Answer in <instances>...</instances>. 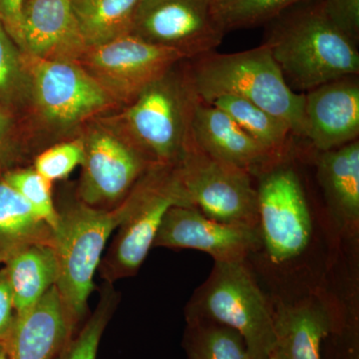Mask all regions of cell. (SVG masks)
I'll list each match as a JSON object with an SVG mask.
<instances>
[{
	"label": "cell",
	"instance_id": "cell-37",
	"mask_svg": "<svg viewBox=\"0 0 359 359\" xmlns=\"http://www.w3.org/2000/svg\"><path fill=\"white\" fill-rule=\"evenodd\" d=\"M353 359H359L358 354H356V355H353Z\"/></svg>",
	"mask_w": 359,
	"mask_h": 359
},
{
	"label": "cell",
	"instance_id": "cell-15",
	"mask_svg": "<svg viewBox=\"0 0 359 359\" xmlns=\"http://www.w3.org/2000/svg\"><path fill=\"white\" fill-rule=\"evenodd\" d=\"M20 51L47 60L78 62L88 48L72 0H26Z\"/></svg>",
	"mask_w": 359,
	"mask_h": 359
},
{
	"label": "cell",
	"instance_id": "cell-4",
	"mask_svg": "<svg viewBox=\"0 0 359 359\" xmlns=\"http://www.w3.org/2000/svg\"><path fill=\"white\" fill-rule=\"evenodd\" d=\"M122 219L121 207L108 211L84 203L59 212L58 223L51 231L57 262L55 287L75 325L86 313L106 244Z\"/></svg>",
	"mask_w": 359,
	"mask_h": 359
},
{
	"label": "cell",
	"instance_id": "cell-34",
	"mask_svg": "<svg viewBox=\"0 0 359 359\" xmlns=\"http://www.w3.org/2000/svg\"><path fill=\"white\" fill-rule=\"evenodd\" d=\"M0 359H9L8 355H7L6 351H4V353L0 354Z\"/></svg>",
	"mask_w": 359,
	"mask_h": 359
},
{
	"label": "cell",
	"instance_id": "cell-25",
	"mask_svg": "<svg viewBox=\"0 0 359 359\" xmlns=\"http://www.w3.org/2000/svg\"><path fill=\"white\" fill-rule=\"evenodd\" d=\"M311 0H210L215 20L224 33L269 23L290 8Z\"/></svg>",
	"mask_w": 359,
	"mask_h": 359
},
{
	"label": "cell",
	"instance_id": "cell-10",
	"mask_svg": "<svg viewBox=\"0 0 359 359\" xmlns=\"http://www.w3.org/2000/svg\"><path fill=\"white\" fill-rule=\"evenodd\" d=\"M21 57L35 102L54 124H77L114 101L78 62L47 60L22 52Z\"/></svg>",
	"mask_w": 359,
	"mask_h": 359
},
{
	"label": "cell",
	"instance_id": "cell-14",
	"mask_svg": "<svg viewBox=\"0 0 359 359\" xmlns=\"http://www.w3.org/2000/svg\"><path fill=\"white\" fill-rule=\"evenodd\" d=\"M304 118L306 138L318 152L332 150L358 140V78H340L304 94Z\"/></svg>",
	"mask_w": 359,
	"mask_h": 359
},
{
	"label": "cell",
	"instance_id": "cell-31",
	"mask_svg": "<svg viewBox=\"0 0 359 359\" xmlns=\"http://www.w3.org/2000/svg\"><path fill=\"white\" fill-rule=\"evenodd\" d=\"M15 309L6 269H0V344L6 346L13 330Z\"/></svg>",
	"mask_w": 359,
	"mask_h": 359
},
{
	"label": "cell",
	"instance_id": "cell-30",
	"mask_svg": "<svg viewBox=\"0 0 359 359\" xmlns=\"http://www.w3.org/2000/svg\"><path fill=\"white\" fill-rule=\"evenodd\" d=\"M325 14L344 35L358 45L359 41V0H314Z\"/></svg>",
	"mask_w": 359,
	"mask_h": 359
},
{
	"label": "cell",
	"instance_id": "cell-18",
	"mask_svg": "<svg viewBox=\"0 0 359 359\" xmlns=\"http://www.w3.org/2000/svg\"><path fill=\"white\" fill-rule=\"evenodd\" d=\"M273 309L278 359H321V342L339 330L337 313L323 297L309 295Z\"/></svg>",
	"mask_w": 359,
	"mask_h": 359
},
{
	"label": "cell",
	"instance_id": "cell-11",
	"mask_svg": "<svg viewBox=\"0 0 359 359\" xmlns=\"http://www.w3.org/2000/svg\"><path fill=\"white\" fill-rule=\"evenodd\" d=\"M131 34L189 59L215 51L224 32L212 16L210 0H140Z\"/></svg>",
	"mask_w": 359,
	"mask_h": 359
},
{
	"label": "cell",
	"instance_id": "cell-20",
	"mask_svg": "<svg viewBox=\"0 0 359 359\" xmlns=\"http://www.w3.org/2000/svg\"><path fill=\"white\" fill-rule=\"evenodd\" d=\"M4 264L16 314L33 308L57 280V262L50 244L28 245Z\"/></svg>",
	"mask_w": 359,
	"mask_h": 359
},
{
	"label": "cell",
	"instance_id": "cell-28",
	"mask_svg": "<svg viewBox=\"0 0 359 359\" xmlns=\"http://www.w3.org/2000/svg\"><path fill=\"white\" fill-rule=\"evenodd\" d=\"M4 181L15 189L36 212L51 231L58 223L59 212L56 211L52 198L50 182L44 179L35 170H15L4 175Z\"/></svg>",
	"mask_w": 359,
	"mask_h": 359
},
{
	"label": "cell",
	"instance_id": "cell-35",
	"mask_svg": "<svg viewBox=\"0 0 359 359\" xmlns=\"http://www.w3.org/2000/svg\"><path fill=\"white\" fill-rule=\"evenodd\" d=\"M4 351H6V346H4V344H0V354L4 353Z\"/></svg>",
	"mask_w": 359,
	"mask_h": 359
},
{
	"label": "cell",
	"instance_id": "cell-36",
	"mask_svg": "<svg viewBox=\"0 0 359 359\" xmlns=\"http://www.w3.org/2000/svg\"><path fill=\"white\" fill-rule=\"evenodd\" d=\"M268 359H278V356L276 355V353H273V354H271V356H269V358Z\"/></svg>",
	"mask_w": 359,
	"mask_h": 359
},
{
	"label": "cell",
	"instance_id": "cell-7",
	"mask_svg": "<svg viewBox=\"0 0 359 359\" xmlns=\"http://www.w3.org/2000/svg\"><path fill=\"white\" fill-rule=\"evenodd\" d=\"M257 177L262 243L273 263H285L304 252L313 233L311 212L301 179L285 161L276 163Z\"/></svg>",
	"mask_w": 359,
	"mask_h": 359
},
{
	"label": "cell",
	"instance_id": "cell-12",
	"mask_svg": "<svg viewBox=\"0 0 359 359\" xmlns=\"http://www.w3.org/2000/svg\"><path fill=\"white\" fill-rule=\"evenodd\" d=\"M83 142L79 195L90 207L101 209L121 200L155 166L131 139L107 130H93Z\"/></svg>",
	"mask_w": 359,
	"mask_h": 359
},
{
	"label": "cell",
	"instance_id": "cell-2",
	"mask_svg": "<svg viewBox=\"0 0 359 359\" xmlns=\"http://www.w3.org/2000/svg\"><path fill=\"white\" fill-rule=\"evenodd\" d=\"M193 59L187 74L198 99L240 97L280 118L294 136L306 138L304 94L290 88L266 45L236 53L212 51Z\"/></svg>",
	"mask_w": 359,
	"mask_h": 359
},
{
	"label": "cell",
	"instance_id": "cell-24",
	"mask_svg": "<svg viewBox=\"0 0 359 359\" xmlns=\"http://www.w3.org/2000/svg\"><path fill=\"white\" fill-rule=\"evenodd\" d=\"M183 346L187 359H252L237 332L209 321L187 323Z\"/></svg>",
	"mask_w": 359,
	"mask_h": 359
},
{
	"label": "cell",
	"instance_id": "cell-1",
	"mask_svg": "<svg viewBox=\"0 0 359 359\" xmlns=\"http://www.w3.org/2000/svg\"><path fill=\"white\" fill-rule=\"evenodd\" d=\"M269 23L264 44L294 91L309 92L358 74V45L325 18L314 0L292 7Z\"/></svg>",
	"mask_w": 359,
	"mask_h": 359
},
{
	"label": "cell",
	"instance_id": "cell-22",
	"mask_svg": "<svg viewBox=\"0 0 359 359\" xmlns=\"http://www.w3.org/2000/svg\"><path fill=\"white\" fill-rule=\"evenodd\" d=\"M204 102L211 104L230 116L245 133L276 159L285 161L292 133L280 118L240 97L223 94Z\"/></svg>",
	"mask_w": 359,
	"mask_h": 359
},
{
	"label": "cell",
	"instance_id": "cell-29",
	"mask_svg": "<svg viewBox=\"0 0 359 359\" xmlns=\"http://www.w3.org/2000/svg\"><path fill=\"white\" fill-rule=\"evenodd\" d=\"M83 140L66 142L47 149L36 158L34 170L47 181L67 178L75 168L83 164Z\"/></svg>",
	"mask_w": 359,
	"mask_h": 359
},
{
	"label": "cell",
	"instance_id": "cell-5",
	"mask_svg": "<svg viewBox=\"0 0 359 359\" xmlns=\"http://www.w3.org/2000/svg\"><path fill=\"white\" fill-rule=\"evenodd\" d=\"M176 165L151 167L121 205L122 223L102 262V275L108 282L133 276L139 271L153 248L165 215L172 207H194L182 185Z\"/></svg>",
	"mask_w": 359,
	"mask_h": 359
},
{
	"label": "cell",
	"instance_id": "cell-27",
	"mask_svg": "<svg viewBox=\"0 0 359 359\" xmlns=\"http://www.w3.org/2000/svg\"><path fill=\"white\" fill-rule=\"evenodd\" d=\"M30 90L21 51L0 20V101L14 105Z\"/></svg>",
	"mask_w": 359,
	"mask_h": 359
},
{
	"label": "cell",
	"instance_id": "cell-16",
	"mask_svg": "<svg viewBox=\"0 0 359 359\" xmlns=\"http://www.w3.org/2000/svg\"><path fill=\"white\" fill-rule=\"evenodd\" d=\"M191 135L194 145L205 154L252 176L283 162L245 133L230 116L200 99L194 108Z\"/></svg>",
	"mask_w": 359,
	"mask_h": 359
},
{
	"label": "cell",
	"instance_id": "cell-6",
	"mask_svg": "<svg viewBox=\"0 0 359 359\" xmlns=\"http://www.w3.org/2000/svg\"><path fill=\"white\" fill-rule=\"evenodd\" d=\"M174 67L144 90L124 114L129 138L154 165L178 164L193 144L198 97L188 74L177 76Z\"/></svg>",
	"mask_w": 359,
	"mask_h": 359
},
{
	"label": "cell",
	"instance_id": "cell-13",
	"mask_svg": "<svg viewBox=\"0 0 359 359\" xmlns=\"http://www.w3.org/2000/svg\"><path fill=\"white\" fill-rule=\"evenodd\" d=\"M262 245L259 228L219 223L196 207L174 205L165 215L153 248L197 250L215 262H243Z\"/></svg>",
	"mask_w": 359,
	"mask_h": 359
},
{
	"label": "cell",
	"instance_id": "cell-26",
	"mask_svg": "<svg viewBox=\"0 0 359 359\" xmlns=\"http://www.w3.org/2000/svg\"><path fill=\"white\" fill-rule=\"evenodd\" d=\"M116 294L105 289L98 306L79 334L71 337L54 359H97L99 344L111 316L114 313Z\"/></svg>",
	"mask_w": 359,
	"mask_h": 359
},
{
	"label": "cell",
	"instance_id": "cell-8",
	"mask_svg": "<svg viewBox=\"0 0 359 359\" xmlns=\"http://www.w3.org/2000/svg\"><path fill=\"white\" fill-rule=\"evenodd\" d=\"M194 207L219 223L259 228L252 175L210 157L194 143L176 165Z\"/></svg>",
	"mask_w": 359,
	"mask_h": 359
},
{
	"label": "cell",
	"instance_id": "cell-19",
	"mask_svg": "<svg viewBox=\"0 0 359 359\" xmlns=\"http://www.w3.org/2000/svg\"><path fill=\"white\" fill-rule=\"evenodd\" d=\"M316 169L330 217L339 231L353 237L359 226L358 140L320 152Z\"/></svg>",
	"mask_w": 359,
	"mask_h": 359
},
{
	"label": "cell",
	"instance_id": "cell-32",
	"mask_svg": "<svg viewBox=\"0 0 359 359\" xmlns=\"http://www.w3.org/2000/svg\"><path fill=\"white\" fill-rule=\"evenodd\" d=\"M25 1L26 0H0V20L20 50L22 41L21 18Z\"/></svg>",
	"mask_w": 359,
	"mask_h": 359
},
{
	"label": "cell",
	"instance_id": "cell-3",
	"mask_svg": "<svg viewBox=\"0 0 359 359\" xmlns=\"http://www.w3.org/2000/svg\"><path fill=\"white\" fill-rule=\"evenodd\" d=\"M186 320L231 328L244 339L252 359H268L275 353L273 306L245 261L215 262L187 306Z\"/></svg>",
	"mask_w": 359,
	"mask_h": 359
},
{
	"label": "cell",
	"instance_id": "cell-21",
	"mask_svg": "<svg viewBox=\"0 0 359 359\" xmlns=\"http://www.w3.org/2000/svg\"><path fill=\"white\" fill-rule=\"evenodd\" d=\"M51 229L4 179L0 181V263L28 245H51Z\"/></svg>",
	"mask_w": 359,
	"mask_h": 359
},
{
	"label": "cell",
	"instance_id": "cell-33",
	"mask_svg": "<svg viewBox=\"0 0 359 359\" xmlns=\"http://www.w3.org/2000/svg\"><path fill=\"white\" fill-rule=\"evenodd\" d=\"M9 129H11V118L8 113L2 107L0 104V151L6 143L7 135H8Z\"/></svg>",
	"mask_w": 359,
	"mask_h": 359
},
{
	"label": "cell",
	"instance_id": "cell-23",
	"mask_svg": "<svg viewBox=\"0 0 359 359\" xmlns=\"http://www.w3.org/2000/svg\"><path fill=\"white\" fill-rule=\"evenodd\" d=\"M140 0H72L73 11L87 46L131 34Z\"/></svg>",
	"mask_w": 359,
	"mask_h": 359
},
{
	"label": "cell",
	"instance_id": "cell-17",
	"mask_svg": "<svg viewBox=\"0 0 359 359\" xmlns=\"http://www.w3.org/2000/svg\"><path fill=\"white\" fill-rule=\"evenodd\" d=\"M76 327L55 285L36 304L16 314L6 344L9 359H54Z\"/></svg>",
	"mask_w": 359,
	"mask_h": 359
},
{
	"label": "cell",
	"instance_id": "cell-9",
	"mask_svg": "<svg viewBox=\"0 0 359 359\" xmlns=\"http://www.w3.org/2000/svg\"><path fill=\"white\" fill-rule=\"evenodd\" d=\"M184 59L182 52L128 34L88 47L78 63L113 100L131 103Z\"/></svg>",
	"mask_w": 359,
	"mask_h": 359
}]
</instances>
